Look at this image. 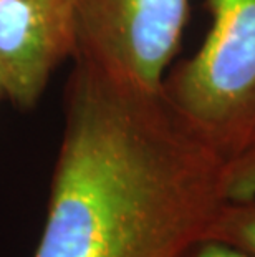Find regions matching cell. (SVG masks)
Masks as SVG:
<instances>
[{
    "mask_svg": "<svg viewBox=\"0 0 255 257\" xmlns=\"http://www.w3.org/2000/svg\"><path fill=\"white\" fill-rule=\"evenodd\" d=\"M222 171L162 90L75 60L34 257H182L224 202Z\"/></svg>",
    "mask_w": 255,
    "mask_h": 257,
    "instance_id": "obj_1",
    "label": "cell"
},
{
    "mask_svg": "<svg viewBox=\"0 0 255 257\" xmlns=\"http://www.w3.org/2000/svg\"><path fill=\"white\" fill-rule=\"evenodd\" d=\"M202 45L169 70L162 93L227 161L255 138V0H207Z\"/></svg>",
    "mask_w": 255,
    "mask_h": 257,
    "instance_id": "obj_2",
    "label": "cell"
},
{
    "mask_svg": "<svg viewBox=\"0 0 255 257\" xmlns=\"http://www.w3.org/2000/svg\"><path fill=\"white\" fill-rule=\"evenodd\" d=\"M191 0H75V60L161 91Z\"/></svg>",
    "mask_w": 255,
    "mask_h": 257,
    "instance_id": "obj_3",
    "label": "cell"
},
{
    "mask_svg": "<svg viewBox=\"0 0 255 257\" xmlns=\"http://www.w3.org/2000/svg\"><path fill=\"white\" fill-rule=\"evenodd\" d=\"M75 57V0H0V85L19 108L35 106Z\"/></svg>",
    "mask_w": 255,
    "mask_h": 257,
    "instance_id": "obj_4",
    "label": "cell"
},
{
    "mask_svg": "<svg viewBox=\"0 0 255 257\" xmlns=\"http://www.w3.org/2000/svg\"><path fill=\"white\" fill-rule=\"evenodd\" d=\"M204 236L220 239L255 257V198L224 201Z\"/></svg>",
    "mask_w": 255,
    "mask_h": 257,
    "instance_id": "obj_5",
    "label": "cell"
},
{
    "mask_svg": "<svg viewBox=\"0 0 255 257\" xmlns=\"http://www.w3.org/2000/svg\"><path fill=\"white\" fill-rule=\"evenodd\" d=\"M222 196L224 201L255 198V138L237 155L224 161Z\"/></svg>",
    "mask_w": 255,
    "mask_h": 257,
    "instance_id": "obj_6",
    "label": "cell"
},
{
    "mask_svg": "<svg viewBox=\"0 0 255 257\" xmlns=\"http://www.w3.org/2000/svg\"><path fill=\"white\" fill-rule=\"evenodd\" d=\"M182 257H253L220 239L202 236L187 247Z\"/></svg>",
    "mask_w": 255,
    "mask_h": 257,
    "instance_id": "obj_7",
    "label": "cell"
},
{
    "mask_svg": "<svg viewBox=\"0 0 255 257\" xmlns=\"http://www.w3.org/2000/svg\"><path fill=\"white\" fill-rule=\"evenodd\" d=\"M2 100H5V91L2 88V85H0V101H2Z\"/></svg>",
    "mask_w": 255,
    "mask_h": 257,
    "instance_id": "obj_8",
    "label": "cell"
}]
</instances>
